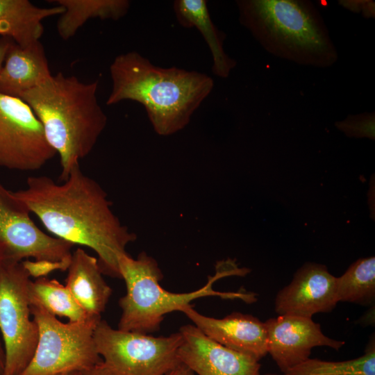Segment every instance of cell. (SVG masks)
<instances>
[{
	"label": "cell",
	"instance_id": "cell-21",
	"mask_svg": "<svg viewBox=\"0 0 375 375\" xmlns=\"http://www.w3.org/2000/svg\"><path fill=\"white\" fill-rule=\"evenodd\" d=\"M338 302L372 306L375 299V258H360L336 278Z\"/></svg>",
	"mask_w": 375,
	"mask_h": 375
},
{
	"label": "cell",
	"instance_id": "cell-17",
	"mask_svg": "<svg viewBox=\"0 0 375 375\" xmlns=\"http://www.w3.org/2000/svg\"><path fill=\"white\" fill-rule=\"evenodd\" d=\"M63 8H42L28 0H0V36L8 37L21 47L40 40L46 18L60 15Z\"/></svg>",
	"mask_w": 375,
	"mask_h": 375
},
{
	"label": "cell",
	"instance_id": "cell-4",
	"mask_svg": "<svg viewBox=\"0 0 375 375\" xmlns=\"http://www.w3.org/2000/svg\"><path fill=\"white\" fill-rule=\"evenodd\" d=\"M239 20L270 53L299 65L327 67L338 58L313 4L301 0H240Z\"/></svg>",
	"mask_w": 375,
	"mask_h": 375
},
{
	"label": "cell",
	"instance_id": "cell-31",
	"mask_svg": "<svg viewBox=\"0 0 375 375\" xmlns=\"http://www.w3.org/2000/svg\"><path fill=\"white\" fill-rule=\"evenodd\" d=\"M264 375H287L286 374H266Z\"/></svg>",
	"mask_w": 375,
	"mask_h": 375
},
{
	"label": "cell",
	"instance_id": "cell-16",
	"mask_svg": "<svg viewBox=\"0 0 375 375\" xmlns=\"http://www.w3.org/2000/svg\"><path fill=\"white\" fill-rule=\"evenodd\" d=\"M65 286L89 317H101L112 294L98 260L78 248L72 252Z\"/></svg>",
	"mask_w": 375,
	"mask_h": 375
},
{
	"label": "cell",
	"instance_id": "cell-29",
	"mask_svg": "<svg viewBox=\"0 0 375 375\" xmlns=\"http://www.w3.org/2000/svg\"><path fill=\"white\" fill-rule=\"evenodd\" d=\"M5 367V351L0 341V375H2Z\"/></svg>",
	"mask_w": 375,
	"mask_h": 375
},
{
	"label": "cell",
	"instance_id": "cell-22",
	"mask_svg": "<svg viewBox=\"0 0 375 375\" xmlns=\"http://www.w3.org/2000/svg\"><path fill=\"white\" fill-rule=\"evenodd\" d=\"M287 375H375V339L370 338L362 356L343 361L308 358Z\"/></svg>",
	"mask_w": 375,
	"mask_h": 375
},
{
	"label": "cell",
	"instance_id": "cell-24",
	"mask_svg": "<svg viewBox=\"0 0 375 375\" xmlns=\"http://www.w3.org/2000/svg\"><path fill=\"white\" fill-rule=\"evenodd\" d=\"M339 3L353 12L361 13L365 18L375 16V3L372 0H340Z\"/></svg>",
	"mask_w": 375,
	"mask_h": 375
},
{
	"label": "cell",
	"instance_id": "cell-7",
	"mask_svg": "<svg viewBox=\"0 0 375 375\" xmlns=\"http://www.w3.org/2000/svg\"><path fill=\"white\" fill-rule=\"evenodd\" d=\"M94 338L103 362L123 375H166L181 364L178 351L182 335L179 331L155 337L115 329L101 319Z\"/></svg>",
	"mask_w": 375,
	"mask_h": 375
},
{
	"label": "cell",
	"instance_id": "cell-11",
	"mask_svg": "<svg viewBox=\"0 0 375 375\" xmlns=\"http://www.w3.org/2000/svg\"><path fill=\"white\" fill-rule=\"evenodd\" d=\"M265 323L268 353L283 374L310 358L311 350L315 347L339 350L345 344L325 335L319 324L312 318L282 315Z\"/></svg>",
	"mask_w": 375,
	"mask_h": 375
},
{
	"label": "cell",
	"instance_id": "cell-2",
	"mask_svg": "<svg viewBox=\"0 0 375 375\" xmlns=\"http://www.w3.org/2000/svg\"><path fill=\"white\" fill-rule=\"evenodd\" d=\"M108 106L124 100L142 104L155 132L168 136L183 129L211 92L206 74L153 65L136 51L118 55L110 66Z\"/></svg>",
	"mask_w": 375,
	"mask_h": 375
},
{
	"label": "cell",
	"instance_id": "cell-25",
	"mask_svg": "<svg viewBox=\"0 0 375 375\" xmlns=\"http://www.w3.org/2000/svg\"><path fill=\"white\" fill-rule=\"evenodd\" d=\"M81 375H123L117 371L114 370L103 360L90 368L81 372Z\"/></svg>",
	"mask_w": 375,
	"mask_h": 375
},
{
	"label": "cell",
	"instance_id": "cell-14",
	"mask_svg": "<svg viewBox=\"0 0 375 375\" xmlns=\"http://www.w3.org/2000/svg\"><path fill=\"white\" fill-rule=\"evenodd\" d=\"M182 312L206 335L228 349L258 361L268 353L265 323L253 315L234 312L218 319L199 313L192 306Z\"/></svg>",
	"mask_w": 375,
	"mask_h": 375
},
{
	"label": "cell",
	"instance_id": "cell-3",
	"mask_svg": "<svg viewBox=\"0 0 375 375\" xmlns=\"http://www.w3.org/2000/svg\"><path fill=\"white\" fill-rule=\"evenodd\" d=\"M98 86V80L84 83L58 72L19 97L32 109L47 142L59 155L61 182L92 151L106 128Z\"/></svg>",
	"mask_w": 375,
	"mask_h": 375
},
{
	"label": "cell",
	"instance_id": "cell-27",
	"mask_svg": "<svg viewBox=\"0 0 375 375\" xmlns=\"http://www.w3.org/2000/svg\"><path fill=\"white\" fill-rule=\"evenodd\" d=\"M166 375H196L192 370H190L187 366L181 363Z\"/></svg>",
	"mask_w": 375,
	"mask_h": 375
},
{
	"label": "cell",
	"instance_id": "cell-8",
	"mask_svg": "<svg viewBox=\"0 0 375 375\" xmlns=\"http://www.w3.org/2000/svg\"><path fill=\"white\" fill-rule=\"evenodd\" d=\"M30 275L22 262H0V331L5 367L2 375H21L31 361L38 328L31 319Z\"/></svg>",
	"mask_w": 375,
	"mask_h": 375
},
{
	"label": "cell",
	"instance_id": "cell-30",
	"mask_svg": "<svg viewBox=\"0 0 375 375\" xmlns=\"http://www.w3.org/2000/svg\"><path fill=\"white\" fill-rule=\"evenodd\" d=\"M58 375H81V372H68V373L60 374H58Z\"/></svg>",
	"mask_w": 375,
	"mask_h": 375
},
{
	"label": "cell",
	"instance_id": "cell-9",
	"mask_svg": "<svg viewBox=\"0 0 375 375\" xmlns=\"http://www.w3.org/2000/svg\"><path fill=\"white\" fill-rule=\"evenodd\" d=\"M26 206L0 183V262L33 258L69 267L74 244L40 230Z\"/></svg>",
	"mask_w": 375,
	"mask_h": 375
},
{
	"label": "cell",
	"instance_id": "cell-13",
	"mask_svg": "<svg viewBox=\"0 0 375 375\" xmlns=\"http://www.w3.org/2000/svg\"><path fill=\"white\" fill-rule=\"evenodd\" d=\"M336 278L325 265H303L291 283L278 292L276 312L312 318L316 313L331 312L338 303Z\"/></svg>",
	"mask_w": 375,
	"mask_h": 375
},
{
	"label": "cell",
	"instance_id": "cell-28",
	"mask_svg": "<svg viewBox=\"0 0 375 375\" xmlns=\"http://www.w3.org/2000/svg\"><path fill=\"white\" fill-rule=\"evenodd\" d=\"M374 307L372 309V308L371 310H369V311H368L367 312H366L362 317L361 319V323H364L367 325L369 324V321H368V319L369 318L372 321H374V319H372V317L374 318Z\"/></svg>",
	"mask_w": 375,
	"mask_h": 375
},
{
	"label": "cell",
	"instance_id": "cell-26",
	"mask_svg": "<svg viewBox=\"0 0 375 375\" xmlns=\"http://www.w3.org/2000/svg\"><path fill=\"white\" fill-rule=\"evenodd\" d=\"M14 41L8 37H0V72L3 65L8 50Z\"/></svg>",
	"mask_w": 375,
	"mask_h": 375
},
{
	"label": "cell",
	"instance_id": "cell-20",
	"mask_svg": "<svg viewBox=\"0 0 375 375\" xmlns=\"http://www.w3.org/2000/svg\"><path fill=\"white\" fill-rule=\"evenodd\" d=\"M28 299L30 306L42 308L56 317H66L69 322L91 317L78 304L65 285L56 279L41 277L31 280Z\"/></svg>",
	"mask_w": 375,
	"mask_h": 375
},
{
	"label": "cell",
	"instance_id": "cell-6",
	"mask_svg": "<svg viewBox=\"0 0 375 375\" xmlns=\"http://www.w3.org/2000/svg\"><path fill=\"white\" fill-rule=\"evenodd\" d=\"M30 308L38 340L33 357L21 375L81 372L102 361L94 338L101 317L64 323L42 308Z\"/></svg>",
	"mask_w": 375,
	"mask_h": 375
},
{
	"label": "cell",
	"instance_id": "cell-1",
	"mask_svg": "<svg viewBox=\"0 0 375 375\" xmlns=\"http://www.w3.org/2000/svg\"><path fill=\"white\" fill-rule=\"evenodd\" d=\"M12 194L54 237L92 249L103 274L121 278L119 258L137 236L122 224L106 192L80 165L62 183L47 176H30L26 188Z\"/></svg>",
	"mask_w": 375,
	"mask_h": 375
},
{
	"label": "cell",
	"instance_id": "cell-19",
	"mask_svg": "<svg viewBox=\"0 0 375 375\" xmlns=\"http://www.w3.org/2000/svg\"><path fill=\"white\" fill-rule=\"evenodd\" d=\"M63 8L56 24L57 32L64 40L72 38L90 19L118 20L130 8L128 0H51Z\"/></svg>",
	"mask_w": 375,
	"mask_h": 375
},
{
	"label": "cell",
	"instance_id": "cell-15",
	"mask_svg": "<svg viewBox=\"0 0 375 375\" xmlns=\"http://www.w3.org/2000/svg\"><path fill=\"white\" fill-rule=\"evenodd\" d=\"M51 74L40 40L26 47L15 42L9 47L0 72V93L19 98L47 81Z\"/></svg>",
	"mask_w": 375,
	"mask_h": 375
},
{
	"label": "cell",
	"instance_id": "cell-5",
	"mask_svg": "<svg viewBox=\"0 0 375 375\" xmlns=\"http://www.w3.org/2000/svg\"><path fill=\"white\" fill-rule=\"evenodd\" d=\"M121 278L124 279L126 292L119 300L122 310L118 329L149 334L159 329L165 315L174 311L182 312L192 306V301L201 297H219L224 299H240L246 303L256 301V294L247 292H219L212 288L218 279L228 276H244L249 272L240 268L234 260H222L217 263L216 272L208 277L205 285L194 291L174 293L160 284L163 274L156 260L145 252L137 258L128 253L118 260Z\"/></svg>",
	"mask_w": 375,
	"mask_h": 375
},
{
	"label": "cell",
	"instance_id": "cell-23",
	"mask_svg": "<svg viewBox=\"0 0 375 375\" xmlns=\"http://www.w3.org/2000/svg\"><path fill=\"white\" fill-rule=\"evenodd\" d=\"M374 113L349 115L343 121L336 122L337 127L349 136L374 138Z\"/></svg>",
	"mask_w": 375,
	"mask_h": 375
},
{
	"label": "cell",
	"instance_id": "cell-18",
	"mask_svg": "<svg viewBox=\"0 0 375 375\" xmlns=\"http://www.w3.org/2000/svg\"><path fill=\"white\" fill-rule=\"evenodd\" d=\"M173 9L179 24L185 28L195 27L207 43L212 57V72L221 78H227L235 67L223 47L225 35L219 31L210 17L206 0H176Z\"/></svg>",
	"mask_w": 375,
	"mask_h": 375
},
{
	"label": "cell",
	"instance_id": "cell-12",
	"mask_svg": "<svg viewBox=\"0 0 375 375\" xmlns=\"http://www.w3.org/2000/svg\"><path fill=\"white\" fill-rule=\"evenodd\" d=\"M179 332L178 359L196 375H261L259 361L222 345L194 325L183 326Z\"/></svg>",
	"mask_w": 375,
	"mask_h": 375
},
{
	"label": "cell",
	"instance_id": "cell-10",
	"mask_svg": "<svg viewBox=\"0 0 375 375\" xmlns=\"http://www.w3.org/2000/svg\"><path fill=\"white\" fill-rule=\"evenodd\" d=\"M56 154L30 106L0 93V167L36 171Z\"/></svg>",
	"mask_w": 375,
	"mask_h": 375
}]
</instances>
